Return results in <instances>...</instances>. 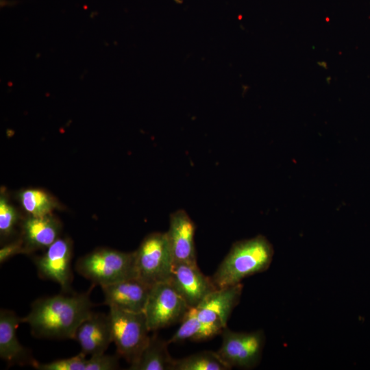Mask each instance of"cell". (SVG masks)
<instances>
[{
  "instance_id": "obj_1",
  "label": "cell",
  "mask_w": 370,
  "mask_h": 370,
  "mask_svg": "<svg viewBox=\"0 0 370 370\" xmlns=\"http://www.w3.org/2000/svg\"><path fill=\"white\" fill-rule=\"evenodd\" d=\"M94 286L86 293L63 292L37 299L23 323L36 338L73 339L79 325L92 312L90 293Z\"/></svg>"
},
{
  "instance_id": "obj_2",
  "label": "cell",
  "mask_w": 370,
  "mask_h": 370,
  "mask_svg": "<svg viewBox=\"0 0 370 370\" xmlns=\"http://www.w3.org/2000/svg\"><path fill=\"white\" fill-rule=\"evenodd\" d=\"M273 254L272 245L264 236L237 241L211 279L217 289L240 284L245 278L267 270Z\"/></svg>"
},
{
  "instance_id": "obj_3",
  "label": "cell",
  "mask_w": 370,
  "mask_h": 370,
  "mask_svg": "<svg viewBox=\"0 0 370 370\" xmlns=\"http://www.w3.org/2000/svg\"><path fill=\"white\" fill-rule=\"evenodd\" d=\"M75 270L92 284L101 287L137 278L135 251L124 252L109 248L97 249L79 258L76 262Z\"/></svg>"
},
{
  "instance_id": "obj_4",
  "label": "cell",
  "mask_w": 370,
  "mask_h": 370,
  "mask_svg": "<svg viewBox=\"0 0 370 370\" xmlns=\"http://www.w3.org/2000/svg\"><path fill=\"white\" fill-rule=\"evenodd\" d=\"M108 312L112 340L116 353L130 365L134 364L147 345L150 332L144 312H134L110 306Z\"/></svg>"
},
{
  "instance_id": "obj_5",
  "label": "cell",
  "mask_w": 370,
  "mask_h": 370,
  "mask_svg": "<svg viewBox=\"0 0 370 370\" xmlns=\"http://www.w3.org/2000/svg\"><path fill=\"white\" fill-rule=\"evenodd\" d=\"M136 277L149 286L169 282L173 260L166 232L147 235L135 251Z\"/></svg>"
},
{
  "instance_id": "obj_6",
  "label": "cell",
  "mask_w": 370,
  "mask_h": 370,
  "mask_svg": "<svg viewBox=\"0 0 370 370\" xmlns=\"http://www.w3.org/2000/svg\"><path fill=\"white\" fill-rule=\"evenodd\" d=\"M190 308L169 282L151 286L144 310L149 331L181 322Z\"/></svg>"
},
{
  "instance_id": "obj_7",
  "label": "cell",
  "mask_w": 370,
  "mask_h": 370,
  "mask_svg": "<svg viewBox=\"0 0 370 370\" xmlns=\"http://www.w3.org/2000/svg\"><path fill=\"white\" fill-rule=\"evenodd\" d=\"M242 291L241 283L217 289L195 306L202 325L203 341L221 334L227 327L232 310L239 303Z\"/></svg>"
},
{
  "instance_id": "obj_8",
  "label": "cell",
  "mask_w": 370,
  "mask_h": 370,
  "mask_svg": "<svg viewBox=\"0 0 370 370\" xmlns=\"http://www.w3.org/2000/svg\"><path fill=\"white\" fill-rule=\"evenodd\" d=\"M221 334L222 343L217 352L230 369H250L258 365L265 341L262 330L234 332L226 327Z\"/></svg>"
},
{
  "instance_id": "obj_9",
  "label": "cell",
  "mask_w": 370,
  "mask_h": 370,
  "mask_svg": "<svg viewBox=\"0 0 370 370\" xmlns=\"http://www.w3.org/2000/svg\"><path fill=\"white\" fill-rule=\"evenodd\" d=\"M72 256L71 241L66 238H58L42 255L34 258L39 277L58 284L64 293L71 292Z\"/></svg>"
},
{
  "instance_id": "obj_10",
  "label": "cell",
  "mask_w": 370,
  "mask_h": 370,
  "mask_svg": "<svg viewBox=\"0 0 370 370\" xmlns=\"http://www.w3.org/2000/svg\"><path fill=\"white\" fill-rule=\"evenodd\" d=\"M169 282L190 307L197 306L217 289L211 278L205 275L197 264H174Z\"/></svg>"
},
{
  "instance_id": "obj_11",
  "label": "cell",
  "mask_w": 370,
  "mask_h": 370,
  "mask_svg": "<svg viewBox=\"0 0 370 370\" xmlns=\"http://www.w3.org/2000/svg\"><path fill=\"white\" fill-rule=\"evenodd\" d=\"M195 224L184 210L170 214L166 232L174 264H197L194 241Z\"/></svg>"
},
{
  "instance_id": "obj_12",
  "label": "cell",
  "mask_w": 370,
  "mask_h": 370,
  "mask_svg": "<svg viewBox=\"0 0 370 370\" xmlns=\"http://www.w3.org/2000/svg\"><path fill=\"white\" fill-rule=\"evenodd\" d=\"M151 286L138 278L102 286L103 304L126 311L144 312Z\"/></svg>"
},
{
  "instance_id": "obj_13",
  "label": "cell",
  "mask_w": 370,
  "mask_h": 370,
  "mask_svg": "<svg viewBox=\"0 0 370 370\" xmlns=\"http://www.w3.org/2000/svg\"><path fill=\"white\" fill-rule=\"evenodd\" d=\"M73 339L86 356L105 353L112 342L108 314L92 312L79 325Z\"/></svg>"
},
{
  "instance_id": "obj_14",
  "label": "cell",
  "mask_w": 370,
  "mask_h": 370,
  "mask_svg": "<svg viewBox=\"0 0 370 370\" xmlns=\"http://www.w3.org/2000/svg\"><path fill=\"white\" fill-rule=\"evenodd\" d=\"M23 318L10 310L0 311V358L8 364L31 365L35 362L29 351L23 346L16 335V330Z\"/></svg>"
},
{
  "instance_id": "obj_15",
  "label": "cell",
  "mask_w": 370,
  "mask_h": 370,
  "mask_svg": "<svg viewBox=\"0 0 370 370\" xmlns=\"http://www.w3.org/2000/svg\"><path fill=\"white\" fill-rule=\"evenodd\" d=\"M25 254L45 250L59 237L61 224L51 214L41 217L28 216L21 224Z\"/></svg>"
},
{
  "instance_id": "obj_16",
  "label": "cell",
  "mask_w": 370,
  "mask_h": 370,
  "mask_svg": "<svg viewBox=\"0 0 370 370\" xmlns=\"http://www.w3.org/2000/svg\"><path fill=\"white\" fill-rule=\"evenodd\" d=\"M168 345V341L159 338L156 334L150 336L138 360L130 365L128 369L172 370L174 358L169 352Z\"/></svg>"
},
{
  "instance_id": "obj_17",
  "label": "cell",
  "mask_w": 370,
  "mask_h": 370,
  "mask_svg": "<svg viewBox=\"0 0 370 370\" xmlns=\"http://www.w3.org/2000/svg\"><path fill=\"white\" fill-rule=\"evenodd\" d=\"M217 352L202 351L186 357L174 359L172 370H228Z\"/></svg>"
},
{
  "instance_id": "obj_18",
  "label": "cell",
  "mask_w": 370,
  "mask_h": 370,
  "mask_svg": "<svg viewBox=\"0 0 370 370\" xmlns=\"http://www.w3.org/2000/svg\"><path fill=\"white\" fill-rule=\"evenodd\" d=\"M18 197L23 208L29 216L50 214L58 206L50 195L38 189L25 190L20 193Z\"/></svg>"
},
{
  "instance_id": "obj_19",
  "label": "cell",
  "mask_w": 370,
  "mask_h": 370,
  "mask_svg": "<svg viewBox=\"0 0 370 370\" xmlns=\"http://www.w3.org/2000/svg\"><path fill=\"white\" fill-rule=\"evenodd\" d=\"M186 340L203 341L202 325L198 318L196 307L189 308L181 321L180 326L168 340V343L171 344Z\"/></svg>"
},
{
  "instance_id": "obj_20",
  "label": "cell",
  "mask_w": 370,
  "mask_h": 370,
  "mask_svg": "<svg viewBox=\"0 0 370 370\" xmlns=\"http://www.w3.org/2000/svg\"><path fill=\"white\" fill-rule=\"evenodd\" d=\"M86 361V355L80 352L74 356L46 363H40L35 360L32 366L38 370H85Z\"/></svg>"
},
{
  "instance_id": "obj_21",
  "label": "cell",
  "mask_w": 370,
  "mask_h": 370,
  "mask_svg": "<svg viewBox=\"0 0 370 370\" xmlns=\"http://www.w3.org/2000/svg\"><path fill=\"white\" fill-rule=\"evenodd\" d=\"M19 215L16 209L3 196L0 198V234L8 237L14 232Z\"/></svg>"
},
{
  "instance_id": "obj_22",
  "label": "cell",
  "mask_w": 370,
  "mask_h": 370,
  "mask_svg": "<svg viewBox=\"0 0 370 370\" xmlns=\"http://www.w3.org/2000/svg\"><path fill=\"white\" fill-rule=\"evenodd\" d=\"M119 356L105 353L90 356L87 358L85 370H114L119 368Z\"/></svg>"
},
{
  "instance_id": "obj_23",
  "label": "cell",
  "mask_w": 370,
  "mask_h": 370,
  "mask_svg": "<svg viewBox=\"0 0 370 370\" xmlns=\"http://www.w3.org/2000/svg\"><path fill=\"white\" fill-rule=\"evenodd\" d=\"M19 254H25L22 238L9 243L1 248L0 263L3 264L12 257Z\"/></svg>"
}]
</instances>
